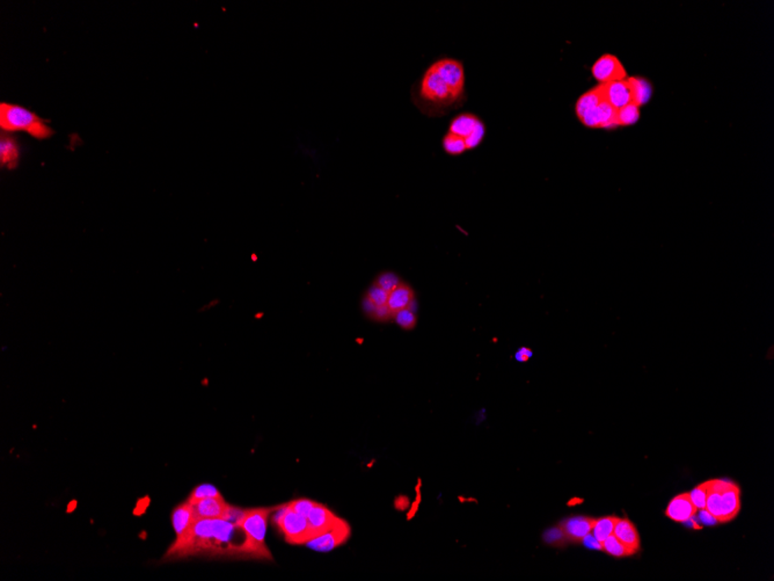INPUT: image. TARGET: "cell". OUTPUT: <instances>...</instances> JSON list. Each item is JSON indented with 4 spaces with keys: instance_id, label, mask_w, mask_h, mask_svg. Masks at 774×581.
Wrapping results in <instances>:
<instances>
[{
    "instance_id": "3957f363",
    "label": "cell",
    "mask_w": 774,
    "mask_h": 581,
    "mask_svg": "<svg viewBox=\"0 0 774 581\" xmlns=\"http://www.w3.org/2000/svg\"><path fill=\"white\" fill-rule=\"evenodd\" d=\"M705 512L717 524H728L740 510V489L724 480H710Z\"/></svg>"
},
{
    "instance_id": "52a82bcc",
    "label": "cell",
    "mask_w": 774,
    "mask_h": 581,
    "mask_svg": "<svg viewBox=\"0 0 774 581\" xmlns=\"http://www.w3.org/2000/svg\"><path fill=\"white\" fill-rule=\"evenodd\" d=\"M591 75L599 85L629 78L622 62L615 55L604 54L591 66Z\"/></svg>"
},
{
    "instance_id": "2e32d148",
    "label": "cell",
    "mask_w": 774,
    "mask_h": 581,
    "mask_svg": "<svg viewBox=\"0 0 774 581\" xmlns=\"http://www.w3.org/2000/svg\"><path fill=\"white\" fill-rule=\"evenodd\" d=\"M196 520V514L191 503L186 501L175 507L172 513V524H173L174 531L177 533L175 540H180L186 536L191 531Z\"/></svg>"
},
{
    "instance_id": "ba28073f",
    "label": "cell",
    "mask_w": 774,
    "mask_h": 581,
    "mask_svg": "<svg viewBox=\"0 0 774 581\" xmlns=\"http://www.w3.org/2000/svg\"><path fill=\"white\" fill-rule=\"evenodd\" d=\"M432 65L448 85L452 96L455 99L462 96L465 87V70L462 63L452 58H441Z\"/></svg>"
},
{
    "instance_id": "d6a6232c",
    "label": "cell",
    "mask_w": 774,
    "mask_h": 581,
    "mask_svg": "<svg viewBox=\"0 0 774 581\" xmlns=\"http://www.w3.org/2000/svg\"><path fill=\"white\" fill-rule=\"evenodd\" d=\"M316 501L302 498V499L292 500L290 503H286V505L292 510H295V513H298L302 517H307L309 514L311 513V510H313V507L316 506Z\"/></svg>"
},
{
    "instance_id": "484cf974",
    "label": "cell",
    "mask_w": 774,
    "mask_h": 581,
    "mask_svg": "<svg viewBox=\"0 0 774 581\" xmlns=\"http://www.w3.org/2000/svg\"><path fill=\"white\" fill-rule=\"evenodd\" d=\"M443 149L448 155L458 156L467 151L465 140L462 137L457 136L455 134L446 133L443 137Z\"/></svg>"
},
{
    "instance_id": "5b68a950",
    "label": "cell",
    "mask_w": 774,
    "mask_h": 581,
    "mask_svg": "<svg viewBox=\"0 0 774 581\" xmlns=\"http://www.w3.org/2000/svg\"><path fill=\"white\" fill-rule=\"evenodd\" d=\"M272 521L290 544H307L313 540L307 517L292 510L286 503L276 507Z\"/></svg>"
},
{
    "instance_id": "7a4b0ae2",
    "label": "cell",
    "mask_w": 774,
    "mask_h": 581,
    "mask_svg": "<svg viewBox=\"0 0 774 581\" xmlns=\"http://www.w3.org/2000/svg\"><path fill=\"white\" fill-rule=\"evenodd\" d=\"M36 113L22 106L1 102L0 103V128L5 133H26L36 140H47L54 135V130Z\"/></svg>"
},
{
    "instance_id": "cb8c5ba5",
    "label": "cell",
    "mask_w": 774,
    "mask_h": 581,
    "mask_svg": "<svg viewBox=\"0 0 774 581\" xmlns=\"http://www.w3.org/2000/svg\"><path fill=\"white\" fill-rule=\"evenodd\" d=\"M641 116V107H638L634 102L624 106L622 108L617 110V121L619 127L634 126L638 122Z\"/></svg>"
},
{
    "instance_id": "83f0119b",
    "label": "cell",
    "mask_w": 774,
    "mask_h": 581,
    "mask_svg": "<svg viewBox=\"0 0 774 581\" xmlns=\"http://www.w3.org/2000/svg\"><path fill=\"white\" fill-rule=\"evenodd\" d=\"M543 540L545 543L550 544V545H554V547H564V544H567L568 540L566 533H564V529L557 524V527L550 528L547 529L543 535Z\"/></svg>"
},
{
    "instance_id": "44dd1931",
    "label": "cell",
    "mask_w": 774,
    "mask_h": 581,
    "mask_svg": "<svg viewBox=\"0 0 774 581\" xmlns=\"http://www.w3.org/2000/svg\"><path fill=\"white\" fill-rule=\"evenodd\" d=\"M480 121L481 120L474 114L464 113V114L455 116V119L452 120L450 127H448V133L455 134L457 136L462 137L465 140L466 137L472 133Z\"/></svg>"
},
{
    "instance_id": "9a60e30c",
    "label": "cell",
    "mask_w": 774,
    "mask_h": 581,
    "mask_svg": "<svg viewBox=\"0 0 774 581\" xmlns=\"http://www.w3.org/2000/svg\"><path fill=\"white\" fill-rule=\"evenodd\" d=\"M603 86H604L605 100L617 110L633 102V93H631L629 78L610 83Z\"/></svg>"
},
{
    "instance_id": "9c48e42d",
    "label": "cell",
    "mask_w": 774,
    "mask_h": 581,
    "mask_svg": "<svg viewBox=\"0 0 774 581\" xmlns=\"http://www.w3.org/2000/svg\"><path fill=\"white\" fill-rule=\"evenodd\" d=\"M350 526L346 521L341 520L330 531L309 540L307 545L316 551H330L346 543L350 537Z\"/></svg>"
},
{
    "instance_id": "d4e9b609",
    "label": "cell",
    "mask_w": 774,
    "mask_h": 581,
    "mask_svg": "<svg viewBox=\"0 0 774 581\" xmlns=\"http://www.w3.org/2000/svg\"><path fill=\"white\" fill-rule=\"evenodd\" d=\"M601 550L615 558L629 557L635 554L634 551L624 545L613 533L610 535L604 542H601Z\"/></svg>"
},
{
    "instance_id": "4fadbf2b",
    "label": "cell",
    "mask_w": 774,
    "mask_h": 581,
    "mask_svg": "<svg viewBox=\"0 0 774 581\" xmlns=\"http://www.w3.org/2000/svg\"><path fill=\"white\" fill-rule=\"evenodd\" d=\"M696 512L698 508L691 499L689 493H682L670 501L666 507V515L675 522L682 524L696 517Z\"/></svg>"
},
{
    "instance_id": "5bb4252c",
    "label": "cell",
    "mask_w": 774,
    "mask_h": 581,
    "mask_svg": "<svg viewBox=\"0 0 774 581\" xmlns=\"http://www.w3.org/2000/svg\"><path fill=\"white\" fill-rule=\"evenodd\" d=\"M197 519H225L231 505L224 498H207L191 503Z\"/></svg>"
},
{
    "instance_id": "f546056e",
    "label": "cell",
    "mask_w": 774,
    "mask_h": 581,
    "mask_svg": "<svg viewBox=\"0 0 774 581\" xmlns=\"http://www.w3.org/2000/svg\"><path fill=\"white\" fill-rule=\"evenodd\" d=\"M388 296H390V292L383 289L381 287L378 286L376 283H374L365 294V297L370 299L371 302L374 303L376 306H387Z\"/></svg>"
},
{
    "instance_id": "1f68e13d",
    "label": "cell",
    "mask_w": 774,
    "mask_h": 581,
    "mask_svg": "<svg viewBox=\"0 0 774 581\" xmlns=\"http://www.w3.org/2000/svg\"><path fill=\"white\" fill-rule=\"evenodd\" d=\"M374 283L381 287L386 292H390L400 285L401 281L397 274L392 272H384L381 273V275L377 276Z\"/></svg>"
},
{
    "instance_id": "4dcf8cb0",
    "label": "cell",
    "mask_w": 774,
    "mask_h": 581,
    "mask_svg": "<svg viewBox=\"0 0 774 581\" xmlns=\"http://www.w3.org/2000/svg\"><path fill=\"white\" fill-rule=\"evenodd\" d=\"M708 486H710V480H707L705 483L700 484L696 486V489H693L692 492L689 493L691 499L696 505L698 510H705L706 506V498L707 492H708Z\"/></svg>"
},
{
    "instance_id": "30bf717a",
    "label": "cell",
    "mask_w": 774,
    "mask_h": 581,
    "mask_svg": "<svg viewBox=\"0 0 774 581\" xmlns=\"http://www.w3.org/2000/svg\"><path fill=\"white\" fill-rule=\"evenodd\" d=\"M580 123L591 129L613 130L619 128L617 121V109L613 108L606 100L591 110Z\"/></svg>"
},
{
    "instance_id": "836d02e7",
    "label": "cell",
    "mask_w": 774,
    "mask_h": 581,
    "mask_svg": "<svg viewBox=\"0 0 774 581\" xmlns=\"http://www.w3.org/2000/svg\"><path fill=\"white\" fill-rule=\"evenodd\" d=\"M485 124H483V121H480V122L476 124L472 133L469 134V136L465 138L466 148H467V150L476 149V146L480 145L481 142H483V137H485Z\"/></svg>"
},
{
    "instance_id": "d6986e66",
    "label": "cell",
    "mask_w": 774,
    "mask_h": 581,
    "mask_svg": "<svg viewBox=\"0 0 774 581\" xmlns=\"http://www.w3.org/2000/svg\"><path fill=\"white\" fill-rule=\"evenodd\" d=\"M613 535L624 545L631 549V551H634L635 554L640 550V545H641L640 535H638V529L635 527L634 524L629 519H619L618 522L615 524Z\"/></svg>"
},
{
    "instance_id": "7c38bea8",
    "label": "cell",
    "mask_w": 774,
    "mask_h": 581,
    "mask_svg": "<svg viewBox=\"0 0 774 581\" xmlns=\"http://www.w3.org/2000/svg\"><path fill=\"white\" fill-rule=\"evenodd\" d=\"M597 519L589 517H567L561 521L559 526L564 529L568 540L571 543H580L584 538L590 535L594 529V524Z\"/></svg>"
},
{
    "instance_id": "f1b7e54d",
    "label": "cell",
    "mask_w": 774,
    "mask_h": 581,
    "mask_svg": "<svg viewBox=\"0 0 774 581\" xmlns=\"http://www.w3.org/2000/svg\"><path fill=\"white\" fill-rule=\"evenodd\" d=\"M393 320H395L397 325L404 329V330H411L416 325V316L411 311V308L397 311L394 315Z\"/></svg>"
},
{
    "instance_id": "603a6c76",
    "label": "cell",
    "mask_w": 774,
    "mask_h": 581,
    "mask_svg": "<svg viewBox=\"0 0 774 581\" xmlns=\"http://www.w3.org/2000/svg\"><path fill=\"white\" fill-rule=\"evenodd\" d=\"M620 517H605L601 519H597L596 524H594V529L591 531L592 536L596 540L601 543L608 538L610 535L613 533L615 531V524L618 522Z\"/></svg>"
},
{
    "instance_id": "ac0fdd59",
    "label": "cell",
    "mask_w": 774,
    "mask_h": 581,
    "mask_svg": "<svg viewBox=\"0 0 774 581\" xmlns=\"http://www.w3.org/2000/svg\"><path fill=\"white\" fill-rule=\"evenodd\" d=\"M604 100V86L599 84L592 89H587V92L580 96L575 103V113L580 122Z\"/></svg>"
},
{
    "instance_id": "277c9868",
    "label": "cell",
    "mask_w": 774,
    "mask_h": 581,
    "mask_svg": "<svg viewBox=\"0 0 774 581\" xmlns=\"http://www.w3.org/2000/svg\"><path fill=\"white\" fill-rule=\"evenodd\" d=\"M275 508L276 507L248 508L244 510V517L237 524L247 537L253 559L256 561H272V552L265 545V533H267L269 515L275 510Z\"/></svg>"
},
{
    "instance_id": "8fae6325",
    "label": "cell",
    "mask_w": 774,
    "mask_h": 581,
    "mask_svg": "<svg viewBox=\"0 0 774 581\" xmlns=\"http://www.w3.org/2000/svg\"><path fill=\"white\" fill-rule=\"evenodd\" d=\"M339 520H341V517L335 515L328 507L318 503H316V506L313 507V510H311V513L307 517L309 528L312 531L313 538L321 536L327 531H330Z\"/></svg>"
},
{
    "instance_id": "8992f818",
    "label": "cell",
    "mask_w": 774,
    "mask_h": 581,
    "mask_svg": "<svg viewBox=\"0 0 774 581\" xmlns=\"http://www.w3.org/2000/svg\"><path fill=\"white\" fill-rule=\"evenodd\" d=\"M416 96L423 106H446L455 101V96L444 80L430 65L418 82Z\"/></svg>"
},
{
    "instance_id": "ffe728a7",
    "label": "cell",
    "mask_w": 774,
    "mask_h": 581,
    "mask_svg": "<svg viewBox=\"0 0 774 581\" xmlns=\"http://www.w3.org/2000/svg\"><path fill=\"white\" fill-rule=\"evenodd\" d=\"M413 302H414V292L408 285L401 282L395 289L390 292L387 306L390 310V313H393L394 317L397 311L411 308Z\"/></svg>"
},
{
    "instance_id": "4316f807",
    "label": "cell",
    "mask_w": 774,
    "mask_h": 581,
    "mask_svg": "<svg viewBox=\"0 0 774 581\" xmlns=\"http://www.w3.org/2000/svg\"><path fill=\"white\" fill-rule=\"evenodd\" d=\"M221 493L218 491L217 487L211 484H200V485L196 486L195 489L191 491V496H188V503H195L200 500L207 499V498H221Z\"/></svg>"
},
{
    "instance_id": "7402d4cb",
    "label": "cell",
    "mask_w": 774,
    "mask_h": 581,
    "mask_svg": "<svg viewBox=\"0 0 774 581\" xmlns=\"http://www.w3.org/2000/svg\"><path fill=\"white\" fill-rule=\"evenodd\" d=\"M633 93V102L638 107L647 105L652 96V86L648 79L642 77H629Z\"/></svg>"
},
{
    "instance_id": "d590c367",
    "label": "cell",
    "mask_w": 774,
    "mask_h": 581,
    "mask_svg": "<svg viewBox=\"0 0 774 581\" xmlns=\"http://www.w3.org/2000/svg\"><path fill=\"white\" fill-rule=\"evenodd\" d=\"M531 355H532V353H531L530 350H527V348H522V350H520V352L516 354V359L518 361H522V362H524V361L529 360Z\"/></svg>"
},
{
    "instance_id": "e575fe53",
    "label": "cell",
    "mask_w": 774,
    "mask_h": 581,
    "mask_svg": "<svg viewBox=\"0 0 774 581\" xmlns=\"http://www.w3.org/2000/svg\"><path fill=\"white\" fill-rule=\"evenodd\" d=\"M372 320H388L390 318H393V313H390V310L388 309V306H377L374 310L372 316L370 317Z\"/></svg>"
},
{
    "instance_id": "e0dca14e",
    "label": "cell",
    "mask_w": 774,
    "mask_h": 581,
    "mask_svg": "<svg viewBox=\"0 0 774 581\" xmlns=\"http://www.w3.org/2000/svg\"><path fill=\"white\" fill-rule=\"evenodd\" d=\"M20 145L13 134L1 131L0 136V164L8 170H14L20 160Z\"/></svg>"
},
{
    "instance_id": "6da1fadb",
    "label": "cell",
    "mask_w": 774,
    "mask_h": 581,
    "mask_svg": "<svg viewBox=\"0 0 774 581\" xmlns=\"http://www.w3.org/2000/svg\"><path fill=\"white\" fill-rule=\"evenodd\" d=\"M191 556L253 559L244 531L224 519H197L186 536L174 540L163 559L174 561Z\"/></svg>"
}]
</instances>
